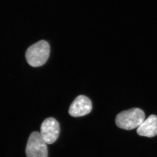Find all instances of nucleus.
<instances>
[{"instance_id":"2","label":"nucleus","mask_w":157,"mask_h":157,"mask_svg":"<svg viewBox=\"0 0 157 157\" xmlns=\"http://www.w3.org/2000/svg\"><path fill=\"white\" fill-rule=\"evenodd\" d=\"M145 113L142 109L134 108L117 114L116 124L120 128L131 130L138 128L145 120Z\"/></svg>"},{"instance_id":"6","label":"nucleus","mask_w":157,"mask_h":157,"mask_svg":"<svg viewBox=\"0 0 157 157\" xmlns=\"http://www.w3.org/2000/svg\"><path fill=\"white\" fill-rule=\"evenodd\" d=\"M137 133L142 136L153 137L157 135V116L152 114L149 116L138 127Z\"/></svg>"},{"instance_id":"4","label":"nucleus","mask_w":157,"mask_h":157,"mask_svg":"<svg viewBox=\"0 0 157 157\" xmlns=\"http://www.w3.org/2000/svg\"><path fill=\"white\" fill-rule=\"evenodd\" d=\"M60 132L59 123L53 117H48L42 123L40 135L47 144H52L56 140Z\"/></svg>"},{"instance_id":"5","label":"nucleus","mask_w":157,"mask_h":157,"mask_svg":"<svg viewBox=\"0 0 157 157\" xmlns=\"http://www.w3.org/2000/svg\"><path fill=\"white\" fill-rule=\"evenodd\" d=\"M92 109V102L87 97L80 95L70 105L69 113L73 117H79L89 114Z\"/></svg>"},{"instance_id":"3","label":"nucleus","mask_w":157,"mask_h":157,"mask_svg":"<svg viewBox=\"0 0 157 157\" xmlns=\"http://www.w3.org/2000/svg\"><path fill=\"white\" fill-rule=\"evenodd\" d=\"M25 153L27 157H48V147L40 133L33 132L29 136Z\"/></svg>"},{"instance_id":"1","label":"nucleus","mask_w":157,"mask_h":157,"mask_svg":"<svg viewBox=\"0 0 157 157\" xmlns=\"http://www.w3.org/2000/svg\"><path fill=\"white\" fill-rule=\"evenodd\" d=\"M50 46L48 42L41 40L28 48L25 52L27 62L33 67L41 66L49 58Z\"/></svg>"}]
</instances>
